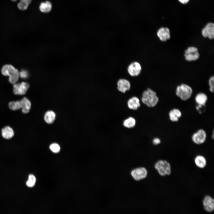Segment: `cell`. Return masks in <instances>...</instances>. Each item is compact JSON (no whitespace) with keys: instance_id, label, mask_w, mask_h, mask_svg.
Returning a JSON list of instances; mask_svg holds the SVG:
<instances>
[{"instance_id":"obj_21","label":"cell","mask_w":214,"mask_h":214,"mask_svg":"<svg viewBox=\"0 0 214 214\" xmlns=\"http://www.w3.org/2000/svg\"><path fill=\"white\" fill-rule=\"evenodd\" d=\"M55 117V113L52 111H49L45 113L44 119L45 122L47 123L51 124L54 121Z\"/></svg>"},{"instance_id":"obj_32","label":"cell","mask_w":214,"mask_h":214,"mask_svg":"<svg viewBox=\"0 0 214 214\" xmlns=\"http://www.w3.org/2000/svg\"><path fill=\"white\" fill-rule=\"evenodd\" d=\"M214 130H213V135H212V138L213 139H214Z\"/></svg>"},{"instance_id":"obj_25","label":"cell","mask_w":214,"mask_h":214,"mask_svg":"<svg viewBox=\"0 0 214 214\" xmlns=\"http://www.w3.org/2000/svg\"><path fill=\"white\" fill-rule=\"evenodd\" d=\"M51 150L53 152L57 153L60 150V147L59 145L56 143H53L51 144L49 147Z\"/></svg>"},{"instance_id":"obj_5","label":"cell","mask_w":214,"mask_h":214,"mask_svg":"<svg viewBox=\"0 0 214 214\" xmlns=\"http://www.w3.org/2000/svg\"><path fill=\"white\" fill-rule=\"evenodd\" d=\"M130 174L134 180L140 181L147 177L148 171L145 167H139L133 169L131 171Z\"/></svg>"},{"instance_id":"obj_4","label":"cell","mask_w":214,"mask_h":214,"mask_svg":"<svg viewBox=\"0 0 214 214\" xmlns=\"http://www.w3.org/2000/svg\"><path fill=\"white\" fill-rule=\"evenodd\" d=\"M193 93L192 88L185 84L178 86L176 90V95L182 100L186 101L191 97Z\"/></svg>"},{"instance_id":"obj_14","label":"cell","mask_w":214,"mask_h":214,"mask_svg":"<svg viewBox=\"0 0 214 214\" xmlns=\"http://www.w3.org/2000/svg\"><path fill=\"white\" fill-rule=\"evenodd\" d=\"M127 105L129 109L136 110L140 106L139 100L136 97H133L128 100Z\"/></svg>"},{"instance_id":"obj_7","label":"cell","mask_w":214,"mask_h":214,"mask_svg":"<svg viewBox=\"0 0 214 214\" xmlns=\"http://www.w3.org/2000/svg\"><path fill=\"white\" fill-rule=\"evenodd\" d=\"M206 138L207 134L205 131L203 129H200L193 134L191 139L195 144L200 145L204 143Z\"/></svg>"},{"instance_id":"obj_27","label":"cell","mask_w":214,"mask_h":214,"mask_svg":"<svg viewBox=\"0 0 214 214\" xmlns=\"http://www.w3.org/2000/svg\"><path fill=\"white\" fill-rule=\"evenodd\" d=\"M209 86H210V90L212 92H213L214 90V76H211L209 79L208 82Z\"/></svg>"},{"instance_id":"obj_2","label":"cell","mask_w":214,"mask_h":214,"mask_svg":"<svg viewBox=\"0 0 214 214\" xmlns=\"http://www.w3.org/2000/svg\"><path fill=\"white\" fill-rule=\"evenodd\" d=\"M2 74L9 77V81L13 84L16 83L19 77V72L17 69L10 64H6L3 66L1 70Z\"/></svg>"},{"instance_id":"obj_6","label":"cell","mask_w":214,"mask_h":214,"mask_svg":"<svg viewBox=\"0 0 214 214\" xmlns=\"http://www.w3.org/2000/svg\"><path fill=\"white\" fill-rule=\"evenodd\" d=\"M184 56L188 61H195L199 57L198 49L194 47H190L185 51Z\"/></svg>"},{"instance_id":"obj_13","label":"cell","mask_w":214,"mask_h":214,"mask_svg":"<svg viewBox=\"0 0 214 214\" xmlns=\"http://www.w3.org/2000/svg\"><path fill=\"white\" fill-rule=\"evenodd\" d=\"M157 35L160 40L162 41H166L170 37L169 30L167 27L160 28L157 32Z\"/></svg>"},{"instance_id":"obj_31","label":"cell","mask_w":214,"mask_h":214,"mask_svg":"<svg viewBox=\"0 0 214 214\" xmlns=\"http://www.w3.org/2000/svg\"><path fill=\"white\" fill-rule=\"evenodd\" d=\"M179 2L183 4H185L187 3L189 0H178Z\"/></svg>"},{"instance_id":"obj_17","label":"cell","mask_w":214,"mask_h":214,"mask_svg":"<svg viewBox=\"0 0 214 214\" xmlns=\"http://www.w3.org/2000/svg\"><path fill=\"white\" fill-rule=\"evenodd\" d=\"M21 109L24 113H28L30 109L31 103L30 101L26 97H24L20 100Z\"/></svg>"},{"instance_id":"obj_12","label":"cell","mask_w":214,"mask_h":214,"mask_svg":"<svg viewBox=\"0 0 214 214\" xmlns=\"http://www.w3.org/2000/svg\"><path fill=\"white\" fill-rule=\"evenodd\" d=\"M204 208V210L208 212H211L214 209V200L209 196H205L203 201Z\"/></svg>"},{"instance_id":"obj_24","label":"cell","mask_w":214,"mask_h":214,"mask_svg":"<svg viewBox=\"0 0 214 214\" xmlns=\"http://www.w3.org/2000/svg\"><path fill=\"white\" fill-rule=\"evenodd\" d=\"M9 106L11 109L13 110H17L21 109L20 100L10 102L9 104Z\"/></svg>"},{"instance_id":"obj_26","label":"cell","mask_w":214,"mask_h":214,"mask_svg":"<svg viewBox=\"0 0 214 214\" xmlns=\"http://www.w3.org/2000/svg\"><path fill=\"white\" fill-rule=\"evenodd\" d=\"M29 6V5L21 1H19L17 4V7L18 8L21 10H26Z\"/></svg>"},{"instance_id":"obj_16","label":"cell","mask_w":214,"mask_h":214,"mask_svg":"<svg viewBox=\"0 0 214 214\" xmlns=\"http://www.w3.org/2000/svg\"><path fill=\"white\" fill-rule=\"evenodd\" d=\"M196 166L200 169L204 168L207 165V160L205 158L201 155H197L194 159Z\"/></svg>"},{"instance_id":"obj_23","label":"cell","mask_w":214,"mask_h":214,"mask_svg":"<svg viewBox=\"0 0 214 214\" xmlns=\"http://www.w3.org/2000/svg\"><path fill=\"white\" fill-rule=\"evenodd\" d=\"M36 182V178L32 174L29 175L28 180L26 182V185L29 187H32L35 185Z\"/></svg>"},{"instance_id":"obj_18","label":"cell","mask_w":214,"mask_h":214,"mask_svg":"<svg viewBox=\"0 0 214 214\" xmlns=\"http://www.w3.org/2000/svg\"><path fill=\"white\" fill-rule=\"evenodd\" d=\"M182 115L180 111L178 109L174 108L171 110L169 113L170 119L172 122H176L178 121Z\"/></svg>"},{"instance_id":"obj_22","label":"cell","mask_w":214,"mask_h":214,"mask_svg":"<svg viewBox=\"0 0 214 214\" xmlns=\"http://www.w3.org/2000/svg\"><path fill=\"white\" fill-rule=\"evenodd\" d=\"M123 125L124 127L127 128H133L136 125V119L133 117H129L123 121Z\"/></svg>"},{"instance_id":"obj_29","label":"cell","mask_w":214,"mask_h":214,"mask_svg":"<svg viewBox=\"0 0 214 214\" xmlns=\"http://www.w3.org/2000/svg\"><path fill=\"white\" fill-rule=\"evenodd\" d=\"M152 142L154 145H157L160 143L161 141L159 138H155L153 139Z\"/></svg>"},{"instance_id":"obj_20","label":"cell","mask_w":214,"mask_h":214,"mask_svg":"<svg viewBox=\"0 0 214 214\" xmlns=\"http://www.w3.org/2000/svg\"><path fill=\"white\" fill-rule=\"evenodd\" d=\"M207 95L203 93H199L195 97V100L196 102L199 105L204 106L207 101Z\"/></svg>"},{"instance_id":"obj_8","label":"cell","mask_w":214,"mask_h":214,"mask_svg":"<svg viewBox=\"0 0 214 214\" xmlns=\"http://www.w3.org/2000/svg\"><path fill=\"white\" fill-rule=\"evenodd\" d=\"M13 84V92L16 95H25L29 86L28 83L24 82Z\"/></svg>"},{"instance_id":"obj_9","label":"cell","mask_w":214,"mask_h":214,"mask_svg":"<svg viewBox=\"0 0 214 214\" xmlns=\"http://www.w3.org/2000/svg\"><path fill=\"white\" fill-rule=\"evenodd\" d=\"M141 67L140 64L137 62H134L130 63L127 68L129 74L133 77L138 76L140 73Z\"/></svg>"},{"instance_id":"obj_30","label":"cell","mask_w":214,"mask_h":214,"mask_svg":"<svg viewBox=\"0 0 214 214\" xmlns=\"http://www.w3.org/2000/svg\"><path fill=\"white\" fill-rule=\"evenodd\" d=\"M18 0H11L15 2ZM32 0H20V1L24 2L26 3L29 5L31 3Z\"/></svg>"},{"instance_id":"obj_10","label":"cell","mask_w":214,"mask_h":214,"mask_svg":"<svg viewBox=\"0 0 214 214\" xmlns=\"http://www.w3.org/2000/svg\"><path fill=\"white\" fill-rule=\"evenodd\" d=\"M202 34L204 37L212 39L214 37V24L210 22L207 23L202 29Z\"/></svg>"},{"instance_id":"obj_1","label":"cell","mask_w":214,"mask_h":214,"mask_svg":"<svg viewBox=\"0 0 214 214\" xmlns=\"http://www.w3.org/2000/svg\"><path fill=\"white\" fill-rule=\"evenodd\" d=\"M141 100L142 102L148 107H153L157 105L159 98L154 91L148 88L143 92Z\"/></svg>"},{"instance_id":"obj_11","label":"cell","mask_w":214,"mask_h":214,"mask_svg":"<svg viewBox=\"0 0 214 214\" xmlns=\"http://www.w3.org/2000/svg\"><path fill=\"white\" fill-rule=\"evenodd\" d=\"M117 89L120 92L125 93L130 89L131 84L129 81L124 78L119 79L117 82Z\"/></svg>"},{"instance_id":"obj_19","label":"cell","mask_w":214,"mask_h":214,"mask_svg":"<svg viewBox=\"0 0 214 214\" xmlns=\"http://www.w3.org/2000/svg\"><path fill=\"white\" fill-rule=\"evenodd\" d=\"M1 134L4 139H9L14 136V132L10 127L6 126L3 128L1 130Z\"/></svg>"},{"instance_id":"obj_15","label":"cell","mask_w":214,"mask_h":214,"mask_svg":"<svg viewBox=\"0 0 214 214\" xmlns=\"http://www.w3.org/2000/svg\"><path fill=\"white\" fill-rule=\"evenodd\" d=\"M52 4L49 1H46L41 2L39 6V9L41 12L44 13H48L52 9Z\"/></svg>"},{"instance_id":"obj_28","label":"cell","mask_w":214,"mask_h":214,"mask_svg":"<svg viewBox=\"0 0 214 214\" xmlns=\"http://www.w3.org/2000/svg\"><path fill=\"white\" fill-rule=\"evenodd\" d=\"M19 76L22 78H26L28 76V73L27 71L22 70L19 73Z\"/></svg>"},{"instance_id":"obj_3","label":"cell","mask_w":214,"mask_h":214,"mask_svg":"<svg viewBox=\"0 0 214 214\" xmlns=\"http://www.w3.org/2000/svg\"><path fill=\"white\" fill-rule=\"evenodd\" d=\"M154 167L159 174L161 176H169L171 174V165L166 160H158L155 163Z\"/></svg>"}]
</instances>
